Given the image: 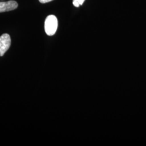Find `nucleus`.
Instances as JSON below:
<instances>
[{
	"label": "nucleus",
	"instance_id": "obj_2",
	"mask_svg": "<svg viewBox=\"0 0 146 146\" xmlns=\"http://www.w3.org/2000/svg\"><path fill=\"white\" fill-rule=\"evenodd\" d=\"M11 37L8 34H4L0 36V56L4 55L11 46Z\"/></svg>",
	"mask_w": 146,
	"mask_h": 146
},
{
	"label": "nucleus",
	"instance_id": "obj_4",
	"mask_svg": "<svg viewBox=\"0 0 146 146\" xmlns=\"http://www.w3.org/2000/svg\"><path fill=\"white\" fill-rule=\"evenodd\" d=\"M85 0H73V4L76 7H78L80 5H82Z\"/></svg>",
	"mask_w": 146,
	"mask_h": 146
},
{
	"label": "nucleus",
	"instance_id": "obj_1",
	"mask_svg": "<svg viewBox=\"0 0 146 146\" xmlns=\"http://www.w3.org/2000/svg\"><path fill=\"white\" fill-rule=\"evenodd\" d=\"M58 26V19L53 15L47 16L44 22V29L48 35H54L57 31Z\"/></svg>",
	"mask_w": 146,
	"mask_h": 146
},
{
	"label": "nucleus",
	"instance_id": "obj_5",
	"mask_svg": "<svg viewBox=\"0 0 146 146\" xmlns=\"http://www.w3.org/2000/svg\"><path fill=\"white\" fill-rule=\"evenodd\" d=\"M53 0H39L40 2L41 3H48L49 2H51Z\"/></svg>",
	"mask_w": 146,
	"mask_h": 146
},
{
	"label": "nucleus",
	"instance_id": "obj_3",
	"mask_svg": "<svg viewBox=\"0 0 146 146\" xmlns=\"http://www.w3.org/2000/svg\"><path fill=\"white\" fill-rule=\"evenodd\" d=\"M17 7L18 4L15 1L0 2V13L15 10Z\"/></svg>",
	"mask_w": 146,
	"mask_h": 146
}]
</instances>
